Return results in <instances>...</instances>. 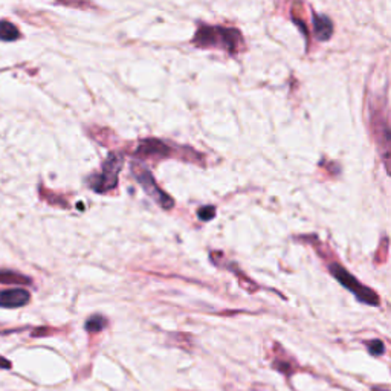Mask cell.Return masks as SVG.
Masks as SVG:
<instances>
[{
    "label": "cell",
    "mask_w": 391,
    "mask_h": 391,
    "mask_svg": "<svg viewBox=\"0 0 391 391\" xmlns=\"http://www.w3.org/2000/svg\"><path fill=\"white\" fill-rule=\"evenodd\" d=\"M191 45L199 49H215L229 55H237L246 49L242 32L237 28L207 23L198 26Z\"/></svg>",
    "instance_id": "obj_1"
},
{
    "label": "cell",
    "mask_w": 391,
    "mask_h": 391,
    "mask_svg": "<svg viewBox=\"0 0 391 391\" xmlns=\"http://www.w3.org/2000/svg\"><path fill=\"white\" fill-rule=\"evenodd\" d=\"M370 127L378 145V151L388 174L391 176V124L381 109H376L370 118Z\"/></svg>",
    "instance_id": "obj_2"
},
{
    "label": "cell",
    "mask_w": 391,
    "mask_h": 391,
    "mask_svg": "<svg viewBox=\"0 0 391 391\" xmlns=\"http://www.w3.org/2000/svg\"><path fill=\"white\" fill-rule=\"evenodd\" d=\"M329 271L332 272V275L337 278V280L344 286L346 289L350 290L353 295H356V298L359 299L361 303L368 304V306H379L381 299L379 295L374 290H372L367 286L362 284L358 278H355L350 272H348L346 268H342L341 264L338 263H330L329 264Z\"/></svg>",
    "instance_id": "obj_3"
},
{
    "label": "cell",
    "mask_w": 391,
    "mask_h": 391,
    "mask_svg": "<svg viewBox=\"0 0 391 391\" xmlns=\"http://www.w3.org/2000/svg\"><path fill=\"white\" fill-rule=\"evenodd\" d=\"M124 165V156L121 153H110L107 159L104 160L103 170L100 174L92 179V188L96 193H106L114 190L118 185V176L123 170Z\"/></svg>",
    "instance_id": "obj_4"
},
{
    "label": "cell",
    "mask_w": 391,
    "mask_h": 391,
    "mask_svg": "<svg viewBox=\"0 0 391 391\" xmlns=\"http://www.w3.org/2000/svg\"><path fill=\"white\" fill-rule=\"evenodd\" d=\"M131 171H134L135 178L138 179V182L142 185L144 190L147 191V194L151 196L153 199H155L158 204L165 208V209H170L173 207V199L170 198L169 194H165L160 188L158 187L156 180L153 179L151 173L142 167L141 164H134L131 165Z\"/></svg>",
    "instance_id": "obj_5"
},
{
    "label": "cell",
    "mask_w": 391,
    "mask_h": 391,
    "mask_svg": "<svg viewBox=\"0 0 391 391\" xmlns=\"http://www.w3.org/2000/svg\"><path fill=\"white\" fill-rule=\"evenodd\" d=\"M174 150L169 144H165L160 139H142L141 142L138 144L135 150V156L141 159H162L173 156Z\"/></svg>",
    "instance_id": "obj_6"
},
{
    "label": "cell",
    "mask_w": 391,
    "mask_h": 391,
    "mask_svg": "<svg viewBox=\"0 0 391 391\" xmlns=\"http://www.w3.org/2000/svg\"><path fill=\"white\" fill-rule=\"evenodd\" d=\"M30 299H31L30 292L20 288L0 292V307H8V309L22 307L30 303Z\"/></svg>",
    "instance_id": "obj_7"
},
{
    "label": "cell",
    "mask_w": 391,
    "mask_h": 391,
    "mask_svg": "<svg viewBox=\"0 0 391 391\" xmlns=\"http://www.w3.org/2000/svg\"><path fill=\"white\" fill-rule=\"evenodd\" d=\"M313 31L319 41H327L333 36V22L321 14H313Z\"/></svg>",
    "instance_id": "obj_8"
},
{
    "label": "cell",
    "mask_w": 391,
    "mask_h": 391,
    "mask_svg": "<svg viewBox=\"0 0 391 391\" xmlns=\"http://www.w3.org/2000/svg\"><path fill=\"white\" fill-rule=\"evenodd\" d=\"M22 37L19 28L8 22V20H0V41H16Z\"/></svg>",
    "instance_id": "obj_9"
},
{
    "label": "cell",
    "mask_w": 391,
    "mask_h": 391,
    "mask_svg": "<svg viewBox=\"0 0 391 391\" xmlns=\"http://www.w3.org/2000/svg\"><path fill=\"white\" fill-rule=\"evenodd\" d=\"M0 283L2 284H31V278L11 271H0Z\"/></svg>",
    "instance_id": "obj_10"
},
{
    "label": "cell",
    "mask_w": 391,
    "mask_h": 391,
    "mask_svg": "<svg viewBox=\"0 0 391 391\" xmlns=\"http://www.w3.org/2000/svg\"><path fill=\"white\" fill-rule=\"evenodd\" d=\"M55 2L63 6H69V8H75V10H92L94 8V3H90L89 0H55Z\"/></svg>",
    "instance_id": "obj_11"
},
{
    "label": "cell",
    "mask_w": 391,
    "mask_h": 391,
    "mask_svg": "<svg viewBox=\"0 0 391 391\" xmlns=\"http://www.w3.org/2000/svg\"><path fill=\"white\" fill-rule=\"evenodd\" d=\"M104 327H106V319H104L100 315H95L92 318H89L87 323H86V330L90 332V333L101 332Z\"/></svg>",
    "instance_id": "obj_12"
},
{
    "label": "cell",
    "mask_w": 391,
    "mask_h": 391,
    "mask_svg": "<svg viewBox=\"0 0 391 391\" xmlns=\"http://www.w3.org/2000/svg\"><path fill=\"white\" fill-rule=\"evenodd\" d=\"M367 347H368V352L374 355V356H379L383 352V342L379 339H373V341H367Z\"/></svg>",
    "instance_id": "obj_13"
},
{
    "label": "cell",
    "mask_w": 391,
    "mask_h": 391,
    "mask_svg": "<svg viewBox=\"0 0 391 391\" xmlns=\"http://www.w3.org/2000/svg\"><path fill=\"white\" fill-rule=\"evenodd\" d=\"M215 215V208L214 207H205L199 209V219L200 220H211Z\"/></svg>",
    "instance_id": "obj_14"
},
{
    "label": "cell",
    "mask_w": 391,
    "mask_h": 391,
    "mask_svg": "<svg viewBox=\"0 0 391 391\" xmlns=\"http://www.w3.org/2000/svg\"><path fill=\"white\" fill-rule=\"evenodd\" d=\"M11 367V362H8V359H5L0 356V368H10Z\"/></svg>",
    "instance_id": "obj_15"
},
{
    "label": "cell",
    "mask_w": 391,
    "mask_h": 391,
    "mask_svg": "<svg viewBox=\"0 0 391 391\" xmlns=\"http://www.w3.org/2000/svg\"><path fill=\"white\" fill-rule=\"evenodd\" d=\"M373 391H391V390H387V388H382V387H374Z\"/></svg>",
    "instance_id": "obj_16"
}]
</instances>
